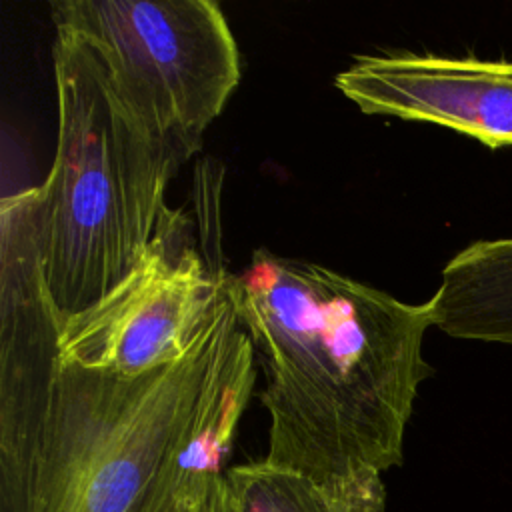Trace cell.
<instances>
[{
    "mask_svg": "<svg viewBox=\"0 0 512 512\" xmlns=\"http://www.w3.org/2000/svg\"><path fill=\"white\" fill-rule=\"evenodd\" d=\"M58 334L26 188L0 206V512H204L256 380L224 282L188 354L144 374L70 362Z\"/></svg>",
    "mask_w": 512,
    "mask_h": 512,
    "instance_id": "6da1fadb",
    "label": "cell"
},
{
    "mask_svg": "<svg viewBox=\"0 0 512 512\" xmlns=\"http://www.w3.org/2000/svg\"><path fill=\"white\" fill-rule=\"evenodd\" d=\"M266 358V462L310 478L340 512H384L420 384L428 302L408 304L320 264L256 250L224 274Z\"/></svg>",
    "mask_w": 512,
    "mask_h": 512,
    "instance_id": "7a4b0ae2",
    "label": "cell"
},
{
    "mask_svg": "<svg viewBox=\"0 0 512 512\" xmlns=\"http://www.w3.org/2000/svg\"><path fill=\"white\" fill-rule=\"evenodd\" d=\"M52 62L56 152L32 188V214L46 294L68 320L114 290L182 218L164 194L190 156L136 120L84 40L56 32Z\"/></svg>",
    "mask_w": 512,
    "mask_h": 512,
    "instance_id": "3957f363",
    "label": "cell"
},
{
    "mask_svg": "<svg viewBox=\"0 0 512 512\" xmlns=\"http://www.w3.org/2000/svg\"><path fill=\"white\" fill-rule=\"evenodd\" d=\"M56 32L84 40L154 136L192 156L240 82V50L214 0H60Z\"/></svg>",
    "mask_w": 512,
    "mask_h": 512,
    "instance_id": "277c9868",
    "label": "cell"
},
{
    "mask_svg": "<svg viewBox=\"0 0 512 512\" xmlns=\"http://www.w3.org/2000/svg\"><path fill=\"white\" fill-rule=\"evenodd\" d=\"M182 228L180 218L100 302L60 320L66 360L136 376L188 354L222 294L224 272H212L194 246L176 248Z\"/></svg>",
    "mask_w": 512,
    "mask_h": 512,
    "instance_id": "5b68a950",
    "label": "cell"
},
{
    "mask_svg": "<svg viewBox=\"0 0 512 512\" xmlns=\"http://www.w3.org/2000/svg\"><path fill=\"white\" fill-rule=\"evenodd\" d=\"M334 84L364 114L428 122L494 150L512 148V60L366 54Z\"/></svg>",
    "mask_w": 512,
    "mask_h": 512,
    "instance_id": "8992f818",
    "label": "cell"
},
{
    "mask_svg": "<svg viewBox=\"0 0 512 512\" xmlns=\"http://www.w3.org/2000/svg\"><path fill=\"white\" fill-rule=\"evenodd\" d=\"M426 302L444 334L512 346V236L476 240L456 252Z\"/></svg>",
    "mask_w": 512,
    "mask_h": 512,
    "instance_id": "52a82bcc",
    "label": "cell"
},
{
    "mask_svg": "<svg viewBox=\"0 0 512 512\" xmlns=\"http://www.w3.org/2000/svg\"><path fill=\"white\" fill-rule=\"evenodd\" d=\"M234 512H340L306 476L266 460L224 472Z\"/></svg>",
    "mask_w": 512,
    "mask_h": 512,
    "instance_id": "ba28073f",
    "label": "cell"
}]
</instances>
